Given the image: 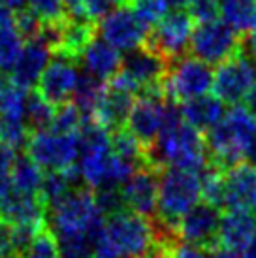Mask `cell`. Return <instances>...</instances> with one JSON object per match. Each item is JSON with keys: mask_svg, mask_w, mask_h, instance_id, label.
Listing matches in <instances>:
<instances>
[{"mask_svg": "<svg viewBox=\"0 0 256 258\" xmlns=\"http://www.w3.org/2000/svg\"><path fill=\"white\" fill-rule=\"evenodd\" d=\"M179 111H181V117L194 128H198L200 132H209L215 124H219V121L226 113L224 102L211 93L183 102Z\"/></svg>", "mask_w": 256, "mask_h": 258, "instance_id": "24", "label": "cell"}, {"mask_svg": "<svg viewBox=\"0 0 256 258\" xmlns=\"http://www.w3.org/2000/svg\"><path fill=\"white\" fill-rule=\"evenodd\" d=\"M138 168L119 157L111 145L109 130L98 122L87 121L81 128V145L76 162V173L94 192L121 188Z\"/></svg>", "mask_w": 256, "mask_h": 258, "instance_id": "1", "label": "cell"}, {"mask_svg": "<svg viewBox=\"0 0 256 258\" xmlns=\"http://www.w3.org/2000/svg\"><path fill=\"white\" fill-rule=\"evenodd\" d=\"M81 79L83 74L76 64V60L57 55L51 58V62L38 81V93L43 98H47L51 104L62 106L66 102L74 100Z\"/></svg>", "mask_w": 256, "mask_h": 258, "instance_id": "16", "label": "cell"}, {"mask_svg": "<svg viewBox=\"0 0 256 258\" xmlns=\"http://www.w3.org/2000/svg\"><path fill=\"white\" fill-rule=\"evenodd\" d=\"M81 145V132H64L58 128L34 130L27 140V153L45 172H64L76 168Z\"/></svg>", "mask_w": 256, "mask_h": 258, "instance_id": "7", "label": "cell"}, {"mask_svg": "<svg viewBox=\"0 0 256 258\" xmlns=\"http://www.w3.org/2000/svg\"><path fill=\"white\" fill-rule=\"evenodd\" d=\"M256 89V60L237 53L217 66L213 74V94L224 104L235 106L249 98Z\"/></svg>", "mask_w": 256, "mask_h": 258, "instance_id": "11", "label": "cell"}, {"mask_svg": "<svg viewBox=\"0 0 256 258\" xmlns=\"http://www.w3.org/2000/svg\"><path fill=\"white\" fill-rule=\"evenodd\" d=\"M17 247H15L14 228L4 219H0V258H17Z\"/></svg>", "mask_w": 256, "mask_h": 258, "instance_id": "40", "label": "cell"}, {"mask_svg": "<svg viewBox=\"0 0 256 258\" xmlns=\"http://www.w3.org/2000/svg\"><path fill=\"white\" fill-rule=\"evenodd\" d=\"M25 36L17 27L14 12L0 8V70H12L23 49Z\"/></svg>", "mask_w": 256, "mask_h": 258, "instance_id": "25", "label": "cell"}, {"mask_svg": "<svg viewBox=\"0 0 256 258\" xmlns=\"http://www.w3.org/2000/svg\"><path fill=\"white\" fill-rule=\"evenodd\" d=\"M166 251L170 252L171 258H207V252L204 247L181 239H173L170 243L162 245Z\"/></svg>", "mask_w": 256, "mask_h": 258, "instance_id": "39", "label": "cell"}, {"mask_svg": "<svg viewBox=\"0 0 256 258\" xmlns=\"http://www.w3.org/2000/svg\"><path fill=\"white\" fill-rule=\"evenodd\" d=\"M168 66V58H164L151 45H143L140 49L126 53L119 76L138 93H143L162 87Z\"/></svg>", "mask_w": 256, "mask_h": 258, "instance_id": "14", "label": "cell"}, {"mask_svg": "<svg viewBox=\"0 0 256 258\" xmlns=\"http://www.w3.org/2000/svg\"><path fill=\"white\" fill-rule=\"evenodd\" d=\"M47 222L55 237L83 236L100 245L106 211L100 206L96 192L89 188H72L47 208Z\"/></svg>", "mask_w": 256, "mask_h": 258, "instance_id": "4", "label": "cell"}, {"mask_svg": "<svg viewBox=\"0 0 256 258\" xmlns=\"http://www.w3.org/2000/svg\"><path fill=\"white\" fill-rule=\"evenodd\" d=\"M219 15L239 34L256 29V0H219Z\"/></svg>", "mask_w": 256, "mask_h": 258, "instance_id": "27", "label": "cell"}, {"mask_svg": "<svg viewBox=\"0 0 256 258\" xmlns=\"http://www.w3.org/2000/svg\"><path fill=\"white\" fill-rule=\"evenodd\" d=\"M17 258H58L57 239L51 234V230H42Z\"/></svg>", "mask_w": 256, "mask_h": 258, "instance_id": "35", "label": "cell"}, {"mask_svg": "<svg viewBox=\"0 0 256 258\" xmlns=\"http://www.w3.org/2000/svg\"><path fill=\"white\" fill-rule=\"evenodd\" d=\"M111 145H113V151L119 157L126 158L128 162H132V164H138L140 160L145 158L142 142L136 140L128 130H115V134L111 136Z\"/></svg>", "mask_w": 256, "mask_h": 258, "instance_id": "32", "label": "cell"}, {"mask_svg": "<svg viewBox=\"0 0 256 258\" xmlns=\"http://www.w3.org/2000/svg\"><path fill=\"white\" fill-rule=\"evenodd\" d=\"M179 109L170 106L162 93H158V89L153 91H143L136 96L134 104L130 108V113L126 117V130L140 140L142 145L149 147L157 140L166 124L173 119V115Z\"/></svg>", "mask_w": 256, "mask_h": 258, "instance_id": "8", "label": "cell"}, {"mask_svg": "<svg viewBox=\"0 0 256 258\" xmlns=\"http://www.w3.org/2000/svg\"><path fill=\"white\" fill-rule=\"evenodd\" d=\"M222 208L256 213V164L237 162L224 172Z\"/></svg>", "mask_w": 256, "mask_h": 258, "instance_id": "18", "label": "cell"}, {"mask_svg": "<svg viewBox=\"0 0 256 258\" xmlns=\"http://www.w3.org/2000/svg\"><path fill=\"white\" fill-rule=\"evenodd\" d=\"M158 177L153 166H138L121 186L122 204L140 215H155L158 202Z\"/></svg>", "mask_w": 256, "mask_h": 258, "instance_id": "21", "label": "cell"}, {"mask_svg": "<svg viewBox=\"0 0 256 258\" xmlns=\"http://www.w3.org/2000/svg\"><path fill=\"white\" fill-rule=\"evenodd\" d=\"M0 219L19 232H27L30 236H38L45 230L47 222V204L42 196L17 192L10 188L0 198Z\"/></svg>", "mask_w": 256, "mask_h": 258, "instance_id": "13", "label": "cell"}, {"mask_svg": "<svg viewBox=\"0 0 256 258\" xmlns=\"http://www.w3.org/2000/svg\"><path fill=\"white\" fill-rule=\"evenodd\" d=\"M221 211L217 206L209 202H200L198 206L186 213L177 224V239L188 243L200 245L207 249L213 245L219 236V224H221Z\"/></svg>", "mask_w": 256, "mask_h": 258, "instance_id": "20", "label": "cell"}, {"mask_svg": "<svg viewBox=\"0 0 256 258\" xmlns=\"http://www.w3.org/2000/svg\"><path fill=\"white\" fill-rule=\"evenodd\" d=\"M121 6L122 0H81L79 12L76 15H81L89 21H100L102 17H106Z\"/></svg>", "mask_w": 256, "mask_h": 258, "instance_id": "36", "label": "cell"}, {"mask_svg": "<svg viewBox=\"0 0 256 258\" xmlns=\"http://www.w3.org/2000/svg\"><path fill=\"white\" fill-rule=\"evenodd\" d=\"M138 94L140 93L132 89L117 74L109 83H106V89L102 93V98L94 109L91 121L98 122L100 126H104L107 130H119L126 122L130 108H132Z\"/></svg>", "mask_w": 256, "mask_h": 258, "instance_id": "17", "label": "cell"}, {"mask_svg": "<svg viewBox=\"0 0 256 258\" xmlns=\"http://www.w3.org/2000/svg\"><path fill=\"white\" fill-rule=\"evenodd\" d=\"M254 136L256 117L247 109V106L235 104L224 113L219 124L207 132V153L217 166L230 168L249 157Z\"/></svg>", "mask_w": 256, "mask_h": 258, "instance_id": "5", "label": "cell"}, {"mask_svg": "<svg viewBox=\"0 0 256 258\" xmlns=\"http://www.w3.org/2000/svg\"><path fill=\"white\" fill-rule=\"evenodd\" d=\"M98 34L121 53L143 47L149 38V27L134 14L132 8H117L98 23Z\"/></svg>", "mask_w": 256, "mask_h": 258, "instance_id": "12", "label": "cell"}, {"mask_svg": "<svg viewBox=\"0 0 256 258\" xmlns=\"http://www.w3.org/2000/svg\"><path fill=\"white\" fill-rule=\"evenodd\" d=\"M122 58L124 57L121 51L115 49L111 43H107L102 38H93L79 55L83 72L102 83H109L121 72Z\"/></svg>", "mask_w": 256, "mask_h": 258, "instance_id": "22", "label": "cell"}, {"mask_svg": "<svg viewBox=\"0 0 256 258\" xmlns=\"http://www.w3.org/2000/svg\"><path fill=\"white\" fill-rule=\"evenodd\" d=\"M158 258H171V256H170V252L166 251V249H164L162 245H160V254H158Z\"/></svg>", "mask_w": 256, "mask_h": 258, "instance_id": "49", "label": "cell"}, {"mask_svg": "<svg viewBox=\"0 0 256 258\" xmlns=\"http://www.w3.org/2000/svg\"><path fill=\"white\" fill-rule=\"evenodd\" d=\"M241 49V38L222 19L198 23L190 40L192 55L209 66L222 64L224 60L237 55Z\"/></svg>", "mask_w": 256, "mask_h": 258, "instance_id": "10", "label": "cell"}, {"mask_svg": "<svg viewBox=\"0 0 256 258\" xmlns=\"http://www.w3.org/2000/svg\"><path fill=\"white\" fill-rule=\"evenodd\" d=\"M207 155L202 132L188 124L181 117V111H177L162 134L149 145L145 158L153 168H185L204 172L207 168Z\"/></svg>", "mask_w": 256, "mask_h": 258, "instance_id": "3", "label": "cell"}, {"mask_svg": "<svg viewBox=\"0 0 256 258\" xmlns=\"http://www.w3.org/2000/svg\"><path fill=\"white\" fill-rule=\"evenodd\" d=\"M100 245L119 258H145L158 247L157 224L132 209H119L107 215Z\"/></svg>", "mask_w": 256, "mask_h": 258, "instance_id": "6", "label": "cell"}, {"mask_svg": "<svg viewBox=\"0 0 256 258\" xmlns=\"http://www.w3.org/2000/svg\"><path fill=\"white\" fill-rule=\"evenodd\" d=\"M51 58H53V45L43 32H40L38 36L27 38L14 68L10 70L12 79L30 91L34 85H38V81L51 62Z\"/></svg>", "mask_w": 256, "mask_h": 258, "instance_id": "19", "label": "cell"}, {"mask_svg": "<svg viewBox=\"0 0 256 258\" xmlns=\"http://www.w3.org/2000/svg\"><path fill=\"white\" fill-rule=\"evenodd\" d=\"M202 202V172L185 168H166L158 177L157 236L166 245L177 239V224Z\"/></svg>", "mask_w": 256, "mask_h": 258, "instance_id": "2", "label": "cell"}, {"mask_svg": "<svg viewBox=\"0 0 256 258\" xmlns=\"http://www.w3.org/2000/svg\"><path fill=\"white\" fill-rule=\"evenodd\" d=\"M29 10L42 25H57L66 19V6L62 0H29Z\"/></svg>", "mask_w": 256, "mask_h": 258, "instance_id": "34", "label": "cell"}, {"mask_svg": "<svg viewBox=\"0 0 256 258\" xmlns=\"http://www.w3.org/2000/svg\"><path fill=\"white\" fill-rule=\"evenodd\" d=\"M29 89L15 83L14 79H0V119L27 122Z\"/></svg>", "mask_w": 256, "mask_h": 258, "instance_id": "26", "label": "cell"}, {"mask_svg": "<svg viewBox=\"0 0 256 258\" xmlns=\"http://www.w3.org/2000/svg\"><path fill=\"white\" fill-rule=\"evenodd\" d=\"M78 179L76 168L64 170V172H47L42 186V198L49 208L51 204L60 200L64 194H68L74 188V183Z\"/></svg>", "mask_w": 256, "mask_h": 258, "instance_id": "29", "label": "cell"}, {"mask_svg": "<svg viewBox=\"0 0 256 258\" xmlns=\"http://www.w3.org/2000/svg\"><path fill=\"white\" fill-rule=\"evenodd\" d=\"M185 6L186 14L198 23L217 19L219 15V0H186Z\"/></svg>", "mask_w": 256, "mask_h": 258, "instance_id": "37", "label": "cell"}, {"mask_svg": "<svg viewBox=\"0 0 256 258\" xmlns=\"http://www.w3.org/2000/svg\"><path fill=\"white\" fill-rule=\"evenodd\" d=\"M249 157L256 162V136H254V142H252V147H250V155H249Z\"/></svg>", "mask_w": 256, "mask_h": 258, "instance_id": "48", "label": "cell"}, {"mask_svg": "<svg viewBox=\"0 0 256 258\" xmlns=\"http://www.w3.org/2000/svg\"><path fill=\"white\" fill-rule=\"evenodd\" d=\"M93 258H119V256L113 251H109L107 247H104V245H98V249H96Z\"/></svg>", "mask_w": 256, "mask_h": 258, "instance_id": "44", "label": "cell"}, {"mask_svg": "<svg viewBox=\"0 0 256 258\" xmlns=\"http://www.w3.org/2000/svg\"><path fill=\"white\" fill-rule=\"evenodd\" d=\"M55 104H51L47 98H43L40 93H34L29 96V104H27V124L32 130H43L49 128L53 121H55V113H57Z\"/></svg>", "mask_w": 256, "mask_h": 258, "instance_id": "30", "label": "cell"}, {"mask_svg": "<svg viewBox=\"0 0 256 258\" xmlns=\"http://www.w3.org/2000/svg\"><path fill=\"white\" fill-rule=\"evenodd\" d=\"M171 8H179V6H185L186 0H170Z\"/></svg>", "mask_w": 256, "mask_h": 258, "instance_id": "47", "label": "cell"}, {"mask_svg": "<svg viewBox=\"0 0 256 258\" xmlns=\"http://www.w3.org/2000/svg\"><path fill=\"white\" fill-rule=\"evenodd\" d=\"M245 106H247V109L256 117V89L249 94V98L245 100Z\"/></svg>", "mask_w": 256, "mask_h": 258, "instance_id": "45", "label": "cell"}, {"mask_svg": "<svg viewBox=\"0 0 256 258\" xmlns=\"http://www.w3.org/2000/svg\"><path fill=\"white\" fill-rule=\"evenodd\" d=\"M207 258H241L235 251H230V249H224V247H217L213 251L207 254Z\"/></svg>", "mask_w": 256, "mask_h": 258, "instance_id": "42", "label": "cell"}, {"mask_svg": "<svg viewBox=\"0 0 256 258\" xmlns=\"http://www.w3.org/2000/svg\"><path fill=\"white\" fill-rule=\"evenodd\" d=\"M15 160H17L15 149L0 144V198L10 190V185H12V170H14Z\"/></svg>", "mask_w": 256, "mask_h": 258, "instance_id": "38", "label": "cell"}, {"mask_svg": "<svg viewBox=\"0 0 256 258\" xmlns=\"http://www.w3.org/2000/svg\"><path fill=\"white\" fill-rule=\"evenodd\" d=\"M43 179H45V170H42L27 155V157H21L15 160L14 170H12V185H10V188L23 194L42 196Z\"/></svg>", "mask_w": 256, "mask_h": 258, "instance_id": "28", "label": "cell"}, {"mask_svg": "<svg viewBox=\"0 0 256 258\" xmlns=\"http://www.w3.org/2000/svg\"><path fill=\"white\" fill-rule=\"evenodd\" d=\"M62 2H64V6H66V10H68V12H76V14L79 12L81 0H62Z\"/></svg>", "mask_w": 256, "mask_h": 258, "instance_id": "46", "label": "cell"}, {"mask_svg": "<svg viewBox=\"0 0 256 258\" xmlns=\"http://www.w3.org/2000/svg\"><path fill=\"white\" fill-rule=\"evenodd\" d=\"M194 19L186 12L173 10L155 25V30L149 34V45L168 60L183 57L186 49H190Z\"/></svg>", "mask_w": 256, "mask_h": 258, "instance_id": "15", "label": "cell"}, {"mask_svg": "<svg viewBox=\"0 0 256 258\" xmlns=\"http://www.w3.org/2000/svg\"><path fill=\"white\" fill-rule=\"evenodd\" d=\"M241 258H256V230L252 237L247 241V245L241 249Z\"/></svg>", "mask_w": 256, "mask_h": 258, "instance_id": "43", "label": "cell"}, {"mask_svg": "<svg viewBox=\"0 0 256 258\" xmlns=\"http://www.w3.org/2000/svg\"><path fill=\"white\" fill-rule=\"evenodd\" d=\"M256 230V213L249 211H226L221 217L219 224V236L217 243L230 249V251L241 252Z\"/></svg>", "mask_w": 256, "mask_h": 258, "instance_id": "23", "label": "cell"}, {"mask_svg": "<svg viewBox=\"0 0 256 258\" xmlns=\"http://www.w3.org/2000/svg\"><path fill=\"white\" fill-rule=\"evenodd\" d=\"M29 4V0H0V8H6L10 12H21Z\"/></svg>", "mask_w": 256, "mask_h": 258, "instance_id": "41", "label": "cell"}, {"mask_svg": "<svg viewBox=\"0 0 256 258\" xmlns=\"http://www.w3.org/2000/svg\"><path fill=\"white\" fill-rule=\"evenodd\" d=\"M134 14L147 27H155L171 12L170 0H132Z\"/></svg>", "mask_w": 256, "mask_h": 258, "instance_id": "33", "label": "cell"}, {"mask_svg": "<svg viewBox=\"0 0 256 258\" xmlns=\"http://www.w3.org/2000/svg\"><path fill=\"white\" fill-rule=\"evenodd\" d=\"M58 247V258H93L98 243L83 236L55 237Z\"/></svg>", "mask_w": 256, "mask_h": 258, "instance_id": "31", "label": "cell"}, {"mask_svg": "<svg viewBox=\"0 0 256 258\" xmlns=\"http://www.w3.org/2000/svg\"><path fill=\"white\" fill-rule=\"evenodd\" d=\"M213 70L211 66L192 57H179L168 66L162 81L164 96L173 102H188L213 91Z\"/></svg>", "mask_w": 256, "mask_h": 258, "instance_id": "9", "label": "cell"}]
</instances>
